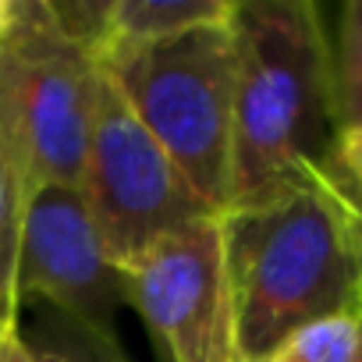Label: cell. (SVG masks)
I'll return each instance as SVG.
<instances>
[{"mask_svg": "<svg viewBox=\"0 0 362 362\" xmlns=\"http://www.w3.org/2000/svg\"><path fill=\"white\" fill-rule=\"evenodd\" d=\"M228 210L263 206L316 170L334 142L330 33L313 0H235Z\"/></svg>", "mask_w": 362, "mask_h": 362, "instance_id": "cell-1", "label": "cell"}, {"mask_svg": "<svg viewBox=\"0 0 362 362\" xmlns=\"http://www.w3.org/2000/svg\"><path fill=\"white\" fill-rule=\"evenodd\" d=\"M221 235L242 362H263L316 320L362 313V221L320 170L224 214Z\"/></svg>", "mask_w": 362, "mask_h": 362, "instance_id": "cell-2", "label": "cell"}, {"mask_svg": "<svg viewBox=\"0 0 362 362\" xmlns=\"http://www.w3.org/2000/svg\"><path fill=\"white\" fill-rule=\"evenodd\" d=\"M100 64L54 15L18 0L0 43V149L22 199L47 185H82Z\"/></svg>", "mask_w": 362, "mask_h": 362, "instance_id": "cell-3", "label": "cell"}, {"mask_svg": "<svg viewBox=\"0 0 362 362\" xmlns=\"http://www.w3.org/2000/svg\"><path fill=\"white\" fill-rule=\"evenodd\" d=\"M100 68L117 82L135 117L189 177L199 199L224 217L235 121L231 18L199 25L156 47L132 50Z\"/></svg>", "mask_w": 362, "mask_h": 362, "instance_id": "cell-4", "label": "cell"}, {"mask_svg": "<svg viewBox=\"0 0 362 362\" xmlns=\"http://www.w3.org/2000/svg\"><path fill=\"white\" fill-rule=\"evenodd\" d=\"M82 192L110 259L124 270L170 231L217 217L189 177L135 117L117 82L100 68Z\"/></svg>", "mask_w": 362, "mask_h": 362, "instance_id": "cell-5", "label": "cell"}, {"mask_svg": "<svg viewBox=\"0 0 362 362\" xmlns=\"http://www.w3.org/2000/svg\"><path fill=\"white\" fill-rule=\"evenodd\" d=\"M124 281L167 362H242L221 217L170 231L124 267Z\"/></svg>", "mask_w": 362, "mask_h": 362, "instance_id": "cell-6", "label": "cell"}, {"mask_svg": "<svg viewBox=\"0 0 362 362\" xmlns=\"http://www.w3.org/2000/svg\"><path fill=\"white\" fill-rule=\"evenodd\" d=\"M15 291L18 305L47 302L117 337L128 281L103 245L82 185H47L22 199Z\"/></svg>", "mask_w": 362, "mask_h": 362, "instance_id": "cell-7", "label": "cell"}, {"mask_svg": "<svg viewBox=\"0 0 362 362\" xmlns=\"http://www.w3.org/2000/svg\"><path fill=\"white\" fill-rule=\"evenodd\" d=\"M235 0H103L93 57L107 64L142 47H156L199 25L231 18Z\"/></svg>", "mask_w": 362, "mask_h": 362, "instance_id": "cell-8", "label": "cell"}, {"mask_svg": "<svg viewBox=\"0 0 362 362\" xmlns=\"http://www.w3.org/2000/svg\"><path fill=\"white\" fill-rule=\"evenodd\" d=\"M18 313H29V320H18V334L40 362H132L117 337L47 302H22Z\"/></svg>", "mask_w": 362, "mask_h": 362, "instance_id": "cell-9", "label": "cell"}, {"mask_svg": "<svg viewBox=\"0 0 362 362\" xmlns=\"http://www.w3.org/2000/svg\"><path fill=\"white\" fill-rule=\"evenodd\" d=\"M330 82L337 135L362 124V0H348L337 11L330 36Z\"/></svg>", "mask_w": 362, "mask_h": 362, "instance_id": "cell-10", "label": "cell"}, {"mask_svg": "<svg viewBox=\"0 0 362 362\" xmlns=\"http://www.w3.org/2000/svg\"><path fill=\"white\" fill-rule=\"evenodd\" d=\"M263 362H362V313H341L295 330Z\"/></svg>", "mask_w": 362, "mask_h": 362, "instance_id": "cell-11", "label": "cell"}, {"mask_svg": "<svg viewBox=\"0 0 362 362\" xmlns=\"http://www.w3.org/2000/svg\"><path fill=\"white\" fill-rule=\"evenodd\" d=\"M18 221H22V192L4 149H0V309L15 320H18V291H15Z\"/></svg>", "mask_w": 362, "mask_h": 362, "instance_id": "cell-12", "label": "cell"}, {"mask_svg": "<svg viewBox=\"0 0 362 362\" xmlns=\"http://www.w3.org/2000/svg\"><path fill=\"white\" fill-rule=\"evenodd\" d=\"M320 174L362 221V124L337 135V142H334Z\"/></svg>", "mask_w": 362, "mask_h": 362, "instance_id": "cell-13", "label": "cell"}, {"mask_svg": "<svg viewBox=\"0 0 362 362\" xmlns=\"http://www.w3.org/2000/svg\"><path fill=\"white\" fill-rule=\"evenodd\" d=\"M0 362H40V358L29 351V344L22 341L18 327H15V334H8L4 344H0Z\"/></svg>", "mask_w": 362, "mask_h": 362, "instance_id": "cell-14", "label": "cell"}, {"mask_svg": "<svg viewBox=\"0 0 362 362\" xmlns=\"http://www.w3.org/2000/svg\"><path fill=\"white\" fill-rule=\"evenodd\" d=\"M15 4L18 0H0V43H4V36H8V29L15 22Z\"/></svg>", "mask_w": 362, "mask_h": 362, "instance_id": "cell-15", "label": "cell"}, {"mask_svg": "<svg viewBox=\"0 0 362 362\" xmlns=\"http://www.w3.org/2000/svg\"><path fill=\"white\" fill-rule=\"evenodd\" d=\"M15 327H18V320H15V316H8L4 309H0V344L8 341V334H15Z\"/></svg>", "mask_w": 362, "mask_h": 362, "instance_id": "cell-16", "label": "cell"}]
</instances>
